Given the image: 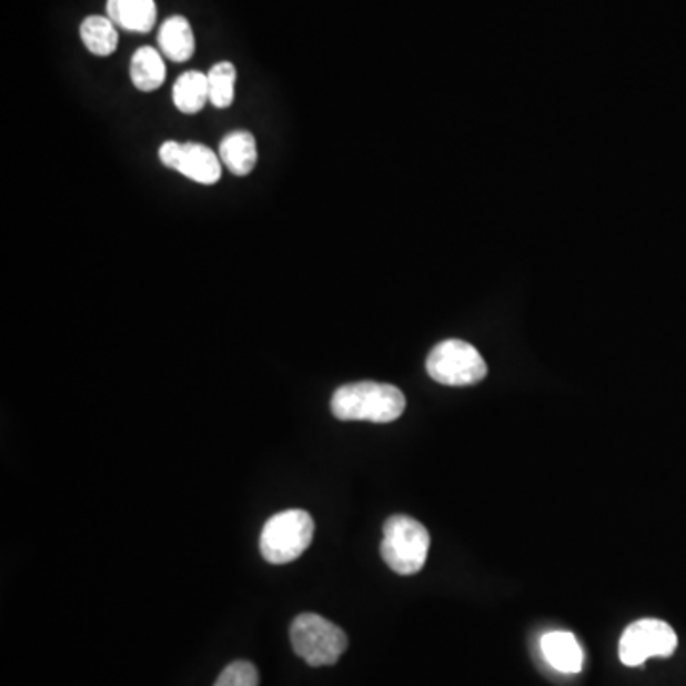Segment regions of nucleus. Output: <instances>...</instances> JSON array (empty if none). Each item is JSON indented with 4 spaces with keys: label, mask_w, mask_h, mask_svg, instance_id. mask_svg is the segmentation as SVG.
Instances as JSON below:
<instances>
[{
    "label": "nucleus",
    "mask_w": 686,
    "mask_h": 686,
    "mask_svg": "<svg viewBox=\"0 0 686 686\" xmlns=\"http://www.w3.org/2000/svg\"><path fill=\"white\" fill-rule=\"evenodd\" d=\"M330 408L343 422L390 424L403 416L406 399L395 385L357 382L340 387L332 395Z\"/></svg>",
    "instance_id": "obj_1"
},
{
    "label": "nucleus",
    "mask_w": 686,
    "mask_h": 686,
    "mask_svg": "<svg viewBox=\"0 0 686 686\" xmlns=\"http://www.w3.org/2000/svg\"><path fill=\"white\" fill-rule=\"evenodd\" d=\"M315 534V523L303 510H286L268 518L260 536V552L271 565H289L302 557Z\"/></svg>",
    "instance_id": "obj_2"
},
{
    "label": "nucleus",
    "mask_w": 686,
    "mask_h": 686,
    "mask_svg": "<svg viewBox=\"0 0 686 686\" xmlns=\"http://www.w3.org/2000/svg\"><path fill=\"white\" fill-rule=\"evenodd\" d=\"M430 544V532L420 521L408 515H393L385 521L380 552L391 571L412 576L424 568Z\"/></svg>",
    "instance_id": "obj_3"
},
{
    "label": "nucleus",
    "mask_w": 686,
    "mask_h": 686,
    "mask_svg": "<svg viewBox=\"0 0 686 686\" xmlns=\"http://www.w3.org/2000/svg\"><path fill=\"white\" fill-rule=\"evenodd\" d=\"M292 648L311 667L334 666L347 650V635L319 614L303 613L290 626Z\"/></svg>",
    "instance_id": "obj_4"
},
{
    "label": "nucleus",
    "mask_w": 686,
    "mask_h": 686,
    "mask_svg": "<svg viewBox=\"0 0 686 686\" xmlns=\"http://www.w3.org/2000/svg\"><path fill=\"white\" fill-rule=\"evenodd\" d=\"M427 374L437 384L462 387L483 382L486 377L485 359L481 357L472 343L462 340H444L431 350Z\"/></svg>",
    "instance_id": "obj_5"
},
{
    "label": "nucleus",
    "mask_w": 686,
    "mask_h": 686,
    "mask_svg": "<svg viewBox=\"0 0 686 686\" xmlns=\"http://www.w3.org/2000/svg\"><path fill=\"white\" fill-rule=\"evenodd\" d=\"M677 648V633L662 619H639L627 627L619 639L618 653L622 664L643 666L646 659L659 656L667 658Z\"/></svg>",
    "instance_id": "obj_6"
},
{
    "label": "nucleus",
    "mask_w": 686,
    "mask_h": 686,
    "mask_svg": "<svg viewBox=\"0 0 686 686\" xmlns=\"http://www.w3.org/2000/svg\"><path fill=\"white\" fill-rule=\"evenodd\" d=\"M159 159L167 169L201 185H214L222 178L220 155L202 143L164 142L159 149Z\"/></svg>",
    "instance_id": "obj_7"
},
{
    "label": "nucleus",
    "mask_w": 686,
    "mask_h": 686,
    "mask_svg": "<svg viewBox=\"0 0 686 686\" xmlns=\"http://www.w3.org/2000/svg\"><path fill=\"white\" fill-rule=\"evenodd\" d=\"M218 155L222 161L223 167L231 172V174L244 178L249 175L258 162V145L256 138L244 132V130H236L231 134L225 135L222 142H220V149H218Z\"/></svg>",
    "instance_id": "obj_8"
},
{
    "label": "nucleus",
    "mask_w": 686,
    "mask_h": 686,
    "mask_svg": "<svg viewBox=\"0 0 686 686\" xmlns=\"http://www.w3.org/2000/svg\"><path fill=\"white\" fill-rule=\"evenodd\" d=\"M108 18L124 31L149 33L157 23L155 0H108Z\"/></svg>",
    "instance_id": "obj_9"
},
{
    "label": "nucleus",
    "mask_w": 686,
    "mask_h": 686,
    "mask_svg": "<svg viewBox=\"0 0 686 686\" xmlns=\"http://www.w3.org/2000/svg\"><path fill=\"white\" fill-rule=\"evenodd\" d=\"M161 54L175 63L191 60L195 54V34L183 16H172L159 29Z\"/></svg>",
    "instance_id": "obj_10"
},
{
    "label": "nucleus",
    "mask_w": 686,
    "mask_h": 686,
    "mask_svg": "<svg viewBox=\"0 0 686 686\" xmlns=\"http://www.w3.org/2000/svg\"><path fill=\"white\" fill-rule=\"evenodd\" d=\"M542 653L549 666L561 673H578L584 666V653L572 633L552 632L542 639Z\"/></svg>",
    "instance_id": "obj_11"
},
{
    "label": "nucleus",
    "mask_w": 686,
    "mask_h": 686,
    "mask_svg": "<svg viewBox=\"0 0 686 686\" xmlns=\"http://www.w3.org/2000/svg\"><path fill=\"white\" fill-rule=\"evenodd\" d=\"M130 79L140 92L159 90L167 81V65H164L161 52L151 47L135 50L130 61Z\"/></svg>",
    "instance_id": "obj_12"
},
{
    "label": "nucleus",
    "mask_w": 686,
    "mask_h": 686,
    "mask_svg": "<svg viewBox=\"0 0 686 686\" xmlns=\"http://www.w3.org/2000/svg\"><path fill=\"white\" fill-rule=\"evenodd\" d=\"M172 100L178 111L183 114H195L210 103L209 77L201 71H188L172 88Z\"/></svg>",
    "instance_id": "obj_13"
},
{
    "label": "nucleus",
    "mask_w": 686,
    "mask_h": 686,
    "mask_svg": "<svg viewBox=\"0 0 686 686\" xmlns=\"http://www.w3.org/2000/svg\"><path fill=\"white\" fill-rule=\"evenodd\" d=\"M81 39L94 56L108 58L119 47V31L108 16H88L81 23Z\"/></svg>",
    "instance_id": "obj_14"
},
{
    "label": "nucleus",
    "mask_w": 686,
    "mask_h": 686,
    "mask_svg": "<svg viewBox=\"0 0 686 686\" xmlns=\"http://www.w3.org/2000/svg\"><path fill=\"white\" fill-rule=\"evenodd\" d=\"M210 103L215 109H228L235 100L236 69L229 61H220L209 73Z\"/></svg>",
    "instance_id": "obj_15"
},
{
    "label": "nucleus",
    "mask_w": 686,
    "mask_h": 686,
    "mask_svg": "<svg viewBox=\"0 0 686 686\" xmlns=\"http://www.w3.org/2000/svg\"><path fill=\"white\" fill-rule=\"evenodd\" d=\"M260 685V675L254 664L236 659L233 664H229L220 677L215 680L214 686H258Z\"/></svg>",
    "instance_id": "obj_16"
}]
</instances>
